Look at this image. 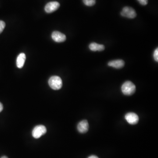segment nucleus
Here are the masks:
<instances>
[{
    "label": "nucleus",
    "instance_id": "nucleus-1",
    "mask_svg": "<svg viewBox=\"0 0 158 158\" xmlns=\"http://www.w3.org/2000/svg\"><path fill=\"white\" fill-rule=\"evenodd\" d=\"M121 90L123 94L130 96L134 94L136 91V86L134 83L127 81L123 83L121 87Z\"/></svg>",
    "mask_w": 158,
    "mask_h": 158
},
{
    "label": "nucleus",
    "instance_id": "nucleus-2",
    "mask_svg": "<svg viewBox=\"0 0 158 158\" xmlns=\"http://www.w3.org/2000/svg\"><path fill=\"white\" fill-rule=\"evenodd\" d=\"M48 84L53 90H58L62 87V81L60 77L54 75L50 77L48 80Z\"/></svg>",
    "mask_w": 158,
    "mask_h": 158
},
{
    "label": "nucleus",
    "instance_id": "nucleus-3",
    "mask_svg": "<svg viewBox=\"0 0 158 158\" xmlns=\"http://www.w3.org/2000/svg\"><path fill=\"white\" fill-rule=\"evenodd\" d=\"M47 132L46 128L43 125L36 126L32 131V136L35 139H39Z\"/></svg>",
    "mask_w": 158,
    "mask_h": 158
},
{
    "label": "nucleus",
    "instance_id": "nucleus-4",
    "mask_svg": "<svg viewBox=\"0 0 158 158\" xmlns=\"http://www.w3.org/2000/svg\"><path fill=\"white\" fill-rule=\"evenodd\" d=\"M121 15L122 16L129 19H134L137 16L136 11L134 9L130 7L126 6L123 8L121 12Z\"/></svg>",
    "mask_w": 158,
    "mask_h": 158
},
{
    "label": "nucleus",
    "instance_id": "nucleus-5",
    "mask_svg": "<svg viewBox=\"0 0 158 158\" xmlns=\"http://www.w3.org/2000/svg\"><path fill=\"white\" fill-rule=\"evenodd\" d=\"M125 118L128 123L132 125H135L138 124L139 119L138 115L134 113H127L125 115Z\"/></svg>",
    "mask_w": 158,
    "mask_h": 158
},
{
    "label": "nucleus",
    "instance_id": "nucleus-6",
    "mask_svg": "<svg viewBox=\"0 0 158 158\" xmlns=\"http://www.w3.org/2000/svg\"><path fill=\"white\" fill-rule=\"evenodd\" d=\"M60 7V4L57 2H50L46 5L44 9L48 13L55 11Z\"/></svg>",
    "mask_w": 158,
    "mask_h": 158
},
{
    "label": "nucleus",
    "instance_id": "nucleus-7",
    "mask_svg": "<svg viewBox=\"0 0 158 158\" xmlns=\"http://www.w3.org/2000/svg\"><path fill=\"white\" fill-rule=\"evenodd\" d=\"M89 124L87 120L80 121L77 125V130L81 134H85L89 130Z\"/></svg>",
    "mask_w": 158,
    "mask_h": 158
},
{
    "label": "nucleus",
    "instance_id": "nucleus-8",
    "mask_svg": "<svg viewBox=\"0 0 158 158\" xmlns=\"http://www.w3.org/2000/svg\"><path fill=\"white\" fill-rule=\"evenodd\" d=\"M51 37L54 41L58 43L63 42L66 40V39L65 35L57 31L52 33Z\"/></svg>",
    "mask_w": 158,
    "mask_h": 158
},
{
    "label": "nucleus",
    "instance_id": "nucleus-9",
    "mask_svg": "<svg viewBox=\"0 0 158 158\" xmlns=\"http://www.w3.org/2000/svg\"><path fill=\"white\" fill-rule=\"evenodd\" d=\"M108 65L110 67L119 69V68H122L124 67L125 65V62L124 60L118 59V60L111 61H109Z\"/></svg>",
    "mask_w": 158,
    "mask_h": 158
},
{
    "label": "nucleus",
    "instance_id": "nucleus-10",
    "mask_svg": "<svg viewBox=\"0 0 158 158\" xmlns=\"http://www.w3.org/2000/svg\"><path fill=\"white\" fill-rule=\"evenodd\" d=\"M26 59V56L24 53H22L19 54L16 60V65L18 68H23Z\"/></svg>",
    "mask_w": 158,
    "mask_h": 158
},
{
    "label": "nucleus",
    "instance_id": "nucleus-11",
    "mask_svg": "<svg viewBox=\"0 0 158 158\" xmlns=\"http://www.w3.org/2000/svg\"><path fill=\"white\" fill-rule=\"evenodd\" d=\"M90 50L93 51H102L105 50V46L102 44H99L96 43H92L89 46Z\"/></svg>",
    "mask_w": 158,
    "mask_h": 158
},
{
    "label": "nucleus",
    "instance_id": "nucleus-12",
    "mask_svg": "<svg viewBox=\"0 0 158 158\" xmlns=\"http://www.w3.org/2000/svg\"><path fill=\"white\" fill-rule=\"evenodd\" d=\"M83 3L87 6L91 7L96 3V0H83Z\"/></svg>",
    "mask_w": 158,
    "mask_h": 158
},
{
    "label": "nucleus",
    "instance_id": "nucleus-13",
    "mask_svg": "<svg viewBox=\"0 0 158 158\" xmlns=\"http://www.w3.org/2000/svg\"><path fill=\"white\" fill-rule=\"evenodd\" d=\"M5 26V23L3 21L0 20V33H2Z\"/></svg>",
    "mask_w": 158,
    "mask_h": 158
},
{
    "label": "nucleus",
    "instance_id": "nucleus-14",
    "mask_svg": "<svg viewBox=\"0 0 158 158\" xmlns=\"http://www.w3.org/2000/svg\"><path fill=\"white\" fill-rule=\"evenodd\" d=\"M154 58L155 60L156 61L158 62V49L157 48L155 50L153 54Z\"/></svg>",
    "mask_w": 158,
    "mask_h": 158
},
{
    "label": "nucleus",
    "instance_id": "nucleus-15",
    "mask_svg": "<svg viewBox=\"0 0 158 158\" xmlns=\"http://www.w3.org/2000/svg\"><path fill=\"white\" fill-rule=\"evenodd\" d=\"M138 1L142 5H146L148 3V0H138Z\"/></svg>",
    "mask_w": 158,
    "mask_h": 158
},
{
    "label": "nucleus",
    "instance_id": "nucleus-16",
    "mask_svg": "<svg viewBox=\"0 0 158 158\" xmlns=\"http://www.w3.org/2000/svg\"><path fill=\"white\" fill-rule=\"evenodd\" d=\"M3 109V106L2 104L0 102V112H2Z\"/></svg>",
    "mask_w": 158,
    "mask_h": 158
},
{
    "label": "nucleus",
    "instance_id": "nucleus-17",
    "mask_svg": "<svg viewBox=\"0 0 158 158\" xmlns=\"http://www.w3.org/2000/svg\"><path fill=\"white\" fill-rule=\"evenodd\" d=\"M88 158H99L97 156H94V155H92V156H90L88 157Z\"/></svg>",
    "mask_w": 158,
    "mask_h": 158
},
{
    "label": "nucleus",
    "instance_id": "nucleus-18",
    "mask_svg": "<svg viewBox=\"0 0 158 158\" xmlns=\"http://www.w3.org/2000/svg\"><path fill=\"white\" fill-rule=\"evenodd\" d=\"M1 158H8L6 156H3Z\"/></svg>",
    "mask_w": 158,
    "mask_h": 158
}]
</instances>
